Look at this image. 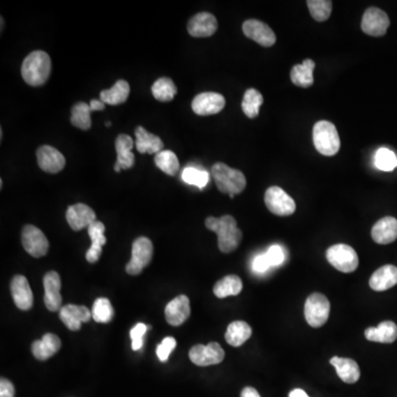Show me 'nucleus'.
<instances>
[{
  "instance_id": "1",
  "label": "nucleus",
  "mask_w": 397,
  "mask_h": 397,
  "mask_svg": "<svg viewBox=\"0 0 397 397\" xmlns=\"http://www.w3.org/2000/svg\"><path fill=\"white\" fill-rule=\"evenodd\" d=\"M205 227L218 234V248L225 254L237 250L242 241V231L237 227V221L232 216H223L218 218L209 216L205 220Z\"/></svg>"
},
{
  "instance_id": "2",
  "label": "nucleus",
  "mask_w": 397,
  "mask_h": 397,
  "mask_svg": "<svg viewBox=\"0 0 397 397\" xmlns=\"http://www.w3.org/2000/svg\"><path fill=\"white\" fill-rule=\"evenodd\" d=\"M51 58L45 51H33L24 59L22 66V75L27 84L41 87L51 74Z\"/></svg>"
},
{
  "instance_id": "3",
  "label": "nucleus",
  "mask_w": 397,
  "mask_h": 397,
  "mask_svg": "<svg viewBox=\"0 0 397 397\" xmlns=\"http://www.w3.org/2000/svg\"><path fill=\"white\" fill-rule=\"evenodd\" d=\"M216 187L222 193L231 197L243 193L246 187V178L242 171L230 168L225 163H218L211 169Z\"/></svg>"
},
{
  "instance_id": "4",
  "label": "nucleus",
  "mask_w": 397,
  "mask_h": 397,
  "mask_svg": "<svg viewBox=\"0 0 397 397\" xmlns=\"http://www.w3.org/2000/svg\"><path fill=\"white\" fill-rule=\"evenodd\" d=\"M313 144L321 155L334 156L339 151L340 137L337 128L332 123L320 121L313 126Z\"/></svg>"
},
{
  "instance_id": "5",
  "label": "nucleus",
  "mask_w": 397,
  "mask_h": 397,
  "mask_svg": "<svg viewBox=\"0 0 397 397\" xmlns=\"http://www.w3.org/2000/svg\"><path fill=\"white\" fill-rule=\"evenodd\" d=\"M330 315V303L322 294L315 292L305 304V318L309 326L320 328L326 324Z\"/></svg>"
},
{
  "instance_id": "6",
  "label": "nucleus",
  "mask_w": 397,
  "mask_h": 397,
  "mask_svg": "<svg viewBox=\"0 0 397 397\" xmlns=\"http://www.w3.org/2000/svg\"><path fill=\"white\" fill-rule=\"evenodd\" d=\"M327 260L342 273H353L358 269L359 256L351 246L347 244L334 245L327 250Z\"/></svg>"
},
{
  "instance_id": "7",
  "label": "nucleus",
  "mask_w": 397,
  "mask_h": 397,
  "mask_svg": "<svg viewBox=\"0 0 397 397\" xmlns=\"http://www.w3.org/2000/svg\"><path fill=\"white\" fill-rule=\"evenodd\" d=\"M153 254V243L148 237H142L135 241L132 248V258L126 265L129 275H140L142 269L151 262Z\"/></svg>"
},
{
  "instance_id": "8",
  "label": "nucleus",
  "mask_w": 397,
  "mask_h": 397,
  "mask_svg": "<svg viewBox=\"0 0 397 397\" xmlns=\"http://www.w3.org/2000/svg\"><path fill=\"white\" fill-rule=\"evenodd\" d=\"M265 204L275 216H292L296 211L295 201L279 187H271L267 189L265 193Z\"/></svg>"
},
{
  "instance_id": "9",
  "label": "nucleus",
  "mask_w": 397,
  "mask_h": 397,
  "mask_svg": "<svg viewBox=\"0 0 397 397\" xmlns=\"http://www.w3.org/2000/svg\"><path fill=\"white\" fill-rule=\"evenodd\" d=\"M22 242L26 252L36 258L47 255L50 246L43 232L34 225H26L22 229Z\"/></svg>"
},
{
  "instance_id": "10",
  "label": "nucleus",
  "mask_w": 397,
  "mask_h": 397,
  "mask_svg": "<svg viewBox=\"0 0 397 397\" xmlns=\"http://www.w3.org/2000/svg\"><path fill=\"white\" fill-rule=\"evenodd\" d=\"M225 353L221 345L211 342L208 345H197L189 351L190 360L199 366H216L224 360Z\"/></svg>"
},
{
  "instance_id": "11",
  "label": "nucleus",
  "mask_w": 397,
  "mask_h": 397,
  "mask_svg": "<svg viewBox=\"0 0 397 397\" xmlns=\"http://www.w3.org/2000/svg\"><path fill=\"white\" fill-rule=\"evenodd\" d=\"M389 27V19L381 9L371 7L364 13L361 28L364 33L372 37H382L387 33Z\"/></svg>"
},
{
  "instance_id": "12",
  "label": "nucleus",
  "mask_w": 397,
  "mask_h": 397,
  "mask_svg": "<svg viewBox=\"0 0 397 397\" xmlns=\"http://www.w3.org/2000/svg\"><path fill=\"white\" fill-rule=\"evenodd\" d=\"M243 32L246 37L262 47H271L276 43V36L271 29V27L255 19H250L243 24Z\"/></svg>"
},
{
  "instance_id": "13",
  "label": "nucleus",
  "mask_w": 397,
  "mask_h": 397,
  "mask_svg": "<svg viewBox=\"0 0 397 397\" xmlns=\"http://www.w3.org/2000/svg\"><path fill=\"white\" fill-rule=\"evenodd\" d=\"M225 106L223 95L204 92L197 95L193 100V110L197 115L209 116L220 113Z\"/></svg>"
},
{
  "instance_id": "14",
  "label": "nucleus",
  "mask_w": 397,
  "mask_h": 397,
  "mask_svg": "<svg viewBox=\"0 0 397 397\" xmlns=\"http://www.w3.org/2000/svg\"><path fill=\"white\" fill-rule=\"evenodd\" d=\"M60 319L64 326L71 331L81 329L82 324L89 322L92 318V311L85 306L66 305L61 308Z\"/></svg>"
},
{
  "instance_id": "15",
  "label": "nucleus",
  "mask_w": 397,
  "mask_h": 397,
  "mask_svg": "<svg viewBox=\"0 0 397 397\" xmlns=\"http://www.w3.org/2000/svg\"><path fill=\"white\" fill-rule=\"evenodd\" d=\"M45 286V305L47 310L60 311L62 308V296H61V278L57 271H49L43 278Z\"/></svg>"
},
{
  "instance_id": "16",
  "label": "nucleus",
  "mask_w": 397,
  "mask_h": 397,
  "mask_svg": "<svg viewBox=\"0 0 397 397\" xmlns=\"http://www.w3.org/2000/svg\"><path fill=\"white\" fill-rule=\"evenodd\" d=\"M66 221L73 231H81L96 221V214L89 205L77 203L68 207Z\"/></svg>"
},
{
  "instance_id": "17",
  "label": "nucleus",
  "mask_w": 397,
  "mask_h": 397,
  "mask_svg": "<svg viewBox=\"0 0 397 397\" xmlns=\"http://www.w3.org/2000/svg\"><path fill=\"white\" fill-rule=\"evenodd\" d=\"M37 159L40 169L49 174H58L66 167L64 156L51 146H41L37 150Z\"/></svg>"
},
{
  "instance_id": "18",
  "label": "nucleus",
  "mask_w": 397,
  "mask_h": 397,
  "mask_svg": "<svg viewBox=\"0 0 397 397\" xmlns=\"http://www.w3.org/2000/svg\"><path fill=\"white\" fill-rule=\"evenodd\" d=\"M191 315L190 300L187 296L180 295L171 300L165 310L167 322L172 327H179L184 324Z\"/></svg>"
},
{
  "instance_id": "19",
  "label": "nucleus",
  "mask_w": 397,
  "mask_h": 397,
  "mask_svg": "<svg viewBox=\"0 0 397 397\" xmlns=\"http://www.w3.org/2000/svg\"><path fill=\"white\" fill-rule=\"evenodd\" d=\"M218 30V20L212 13H200L190 19L188 32L195 38L211 37Z\"/></svg>"
},
{
  "instance_id": "20",
  "label": "nucleus",
  "mask_w": 397,
  "mask_h": 397,
  "mask_svg": "<svg viewBox=\"0 0 397 397\" xmlns=\"http://www.w3.org/2000/svg\"><path fill=\"white\" fill-rule=\"evenodd\" d=\"M11 296L17 307L22 310H29L33 306V294L29 283L22 275L13 277L10 284Z\"/></svg>"
},
{
  "instance_id": "21",
  "label": "nucleus",
  "mask_w": 397,
  "mask_h": 397,
  "mask_svg": "<svg viewBox=\"0 0 397 397\" xmlns=\"http://www.w3.org/2000/svg\"><path fill=\"white\" fill-rule=\"evenodd\" d=\"M372 239L377 244H391L397 239V220L393 216H385L374 224Z\"/></svg>"
},
{
  "instance_id": "22",
  "label": "nucleus",
  "mask_w": 397,
  "mask_h": 397,
  "mask_svg": "<svg viewBox=\"0 0 397 397\" xmlns=\"http://www.w3.org/2000/svg\"><path fill=\"white\" fill-rule=\"evenodd\" d=\"M89 235H90L91 248L87 252V261L89 263L94 264L98 261V258L102 255L103 246L106 244L105 225L100 221H95L91 224L89 229Z\"/></svg>"
},
{
  "instance_id": "23",
  "label": "nucleus",
  "mask_w": 397,
  "mask_h": 397,
  "mask_svg": "<svg viewBox=\"0 0 397 397\" xmlns=\"http://www.w3.org/2000/svg\"><path fill=\"white\" fill-rule=\"evenodd\" d=\"M61 349V340L58 336L47 334L43 339L34 341L31 345V351L34 358L39 361H45L59 352Z\"/></svg>"
},
{
  "instance_id": "24",
  "label": "nucleus",
  "mask_w": 397,
  "mask_h": 397,
  "mask_svg": "<svg viewBox=\"0 0 397 397\" xmlns=\"http://www.w3.org/2000/svg\"><path fill=\"white\" fill-rule=\"evenodd\" d=\"M330 364L336 368L338 376L347 384H354L360 380V368L352 359L334 357Z\"/></svg>"
},
{
  "instance_id": "25",
  "label": "nucleus",
  "mask_w": 397,
  "mask_h": 397,
  "mask_svg": "<svg viewBox=\"0 0 397 397\" xmlns=\"http://www.w3.org/2000/svg\"><path fill=\"white\" fill-rule=\"evenodd\" d=\"M136 148L140 153H157L163 150V142L157 135L150 134L144 127L138 126L135 130Z\"/></svg>"
},
{
  "instance_id": "26",
  "label": "nucleus",
  "mask_w": 397,
  "mask_h": 397,
  "mask_svg": "<svg viewBox=\"0 0 397 397\" xmlns=\"http://www.w3.org/2000/svg\"><path fill=\"white\" fill-rule=\"evenodd\" d=\"M397 284V267L385 265L374 271L370 278V287L375 292H384Z\"/></svg>"
},
{
  "instance_id": "27",
  "label": "nucleus",
  "mask_w": 397,
  "mask_h": 397,
  "mask_svg": "<svg viewBox=\"0 0 397 397\" xmlns=\"http://www.w3.org/2000/svg\"><path fill=\"white\" fill-rule=\"evenodd\" d=\"M134 147V140L128 135L121 134L117 136L115 142L116 153H117V161L116 165L123 169H130L134 166L135 156L132 153Z\"/></svg>"
},
{
  "instance_id": "28",
  "label": "nucleus",
  "mask_w": 397,
  "mask_h": 397,
  "mask_svg": "<svg viewBox=\"0 0 397 397\" xmlns=\"http://www.w3.org/2000/svg\"><path fill=\"white\" fill-rule=\"evenodd\" d=\"M364 334L368 341L393 343L397 339V326L393 321H383L379 327L366 329Z\"/></svg>"
},
{
  "instance_id": "29",
  "label": "nucleus",
  "mask_w": 397,
  "mask_h": 397,
  "mask_svg": "<svg viewBox=\"0 0 397 397\" xmlns=\"http://www.w3.org/2000/svg\"><path fill=\"white\" fill-rule=\"evenodd\" d=\"M130 93V87L125 80H119L110 90L100 92V100L108 105H119L126 102Z\"/></svg>"
},
{
  "instance_id": "30",
  "label": "nucleus",
  "mask_w": 397,
  "mask_h": 397,
  "mask_svg": "<svg viewBox=\"0 0 397 397\" xmlns=\"http://www.w3.org/2000/svg\"><path fill=\"white\" fill-rule=\"evenodd\" d=\"M252 336V328L245 321H234L227 327L225 340L232 347H241Z\"/></svg>"
},
{
  "instance_id": "31",
  "label": "nucleus",
  "mask_w": 397,
  "mask_h": 397,
  "mask_svg": "<svg viewBox=\"0 0 397 397\" xmlns=\"http://www.w3.org/2000/svg\"><path fill=\"white\" fill-rule=\"evenodd\" d=\"M315 62L310 59H306L303 63L297 64L290 72V79L296 87H309L313 84V70Z\"/></svg>"
},
{
  "instance_id": "32",
  "label": "nucleus",
  "mask_w": 397,
  "mask_h": 397,
  "mask_svg": "<svg viewBox=\"0 0 397 397\" xmlns=\"http://www.w3.org/2000/svg\"><path fill=\"white\" fill-rule=\"evenodd\" d=\"M242 290L243 283L241 278L237 275H229L214 285V292L218 298H225L237 296Z\"/></svg>"
},
{
  "instance_id": "33",
  "label": "nucleus",
  "mask_w": 397,
  "mask_h": 397,
  "mask_svg": "<svg viewBox=\"0 0 397 397\" xmlns=\"http://www.w3.org/2000/svg\"><path fill=\"white\" fill-rule=\"evenodd\" d=\"M153 98L159 102H170L177 94V87L172 80L169 77H160L151 87Z\"/></svg>"
},
{
  "instance_id": "34",
  "label": "nucleus",
  "mask_w": 397,
  "mask_h": 397,
  "mask_svg": "<svg viewBox=\"0 0 397 397\" xmlns=\"http://www.w3.org/2000/svg\"><path fill=\"white\" fill-rule=\"evenodd\" d=\"M71 123L73 126L82 129V130H87L92 126V121H91V110L90 104L87 103H77L72 107Z\"/></svg>"
},
{
  "instance_id": "35",
  "label": "nucleus",
  "mask_w": 397,
  "mask_h": 397,
  "mask_svg": "<svg viewBox=\"0 0 397 397\" xmlns=\"http://www.w3.org/2000/svg\"><path fill=\"white\" fill-rule=\"evenodd\" d=\"M156 166L168 176H176L180 169L179 160L171 150H163L155 156Z\"/></svg>"
},
{
  "instance_id": "36",
  "label": "nucleus",
  "mask_w": 397,
  "mask_h": 397,
  "mask_svg": "<svg viewBox=\"0 0 397 397\" xmlns=\"http://www.w3.org/2000/svg\"><path fill=\"white\" fill-rule=\"evenodd\" d=\"M263 95L255 89L246 91L243 98L242 110L248 119H255L260 114V108L263 105Z\"/></svg>"
},
{
  "instance_id": "37",
  "label": "nucleus",
  "mask_w": 397,
  "mask_h": 397,
  "mask_svg": "<svg viewBox=\"0 0 397 397\" xmlns=\"http://www.w3.org/2000/svg\"><path fill=\"white\" fill-rule=\"evenodd\" d=\"M93 320L98 324H108L114 318V309L107 298H98L95 300L92 308Z\"/></svg>"
},
{
  "instance_id": "38",
  "label": "nucleus",
  "mask_w": 397,
  "mask_h": 397,
  "mask_svg": "<svg viewBox=\"0 0 397 397\" xmlns=\"http://www.w3.org/2000/svg\"><path fill=\"white\" fill-rule=\"evenodd\" d=\"M307 5L311 17L316 22H326L329 19L332 11V1L330 0H308Z\"/></svg>"
},
{
  "instance_id": "39",
  "label": "nucleus",
  "mask_w": 397,
  "mask_h": 397,
  "mask_svg": "<svg viewBox=\"0 0 397 397\" xmlns=\"http://www.w3.org/2000/svg\"><path fill=\"white\" fill-rule=\"evenodd\" d=\"M182 180L186 183L193 184L195 187L203 188L208 184L210 179V174L204 170H199V169L193 168V167H188L182 171Z\"/></svg>"
},
{
  "instance_id": "40",
  "label": "nucleus",
  "mask_w": 397,
  "mask_h": 397,
  "mask_svg": "<svg viewBox=\"0 0 397 397\" xmlns=\"http://www.w3.org/2000/svg\"><path fill=\"white\" fill-rule=\"evenodd\" d=\"M376 168L382 171H392L397 167L396 155L387 148H380L375 155Z\"/></svg>"
},
{
  "instance_id": "41",
  "label": "nucleus",
  "mask_w": 397,
  "mask_h": 397,
  "mask_svg": "<svg viewBox=\"0 0 397 397\" xmlns=\"http://www.w3.org/2000/svg\"><path fill=\"white\" fill-rule=\"evenodd\" d=\"M150 327L146 326L145 324H137L136 326L130 330V339H132V347L134 351H140L144 345V336H145L147 330Z\"/></svg>"
},
{
  "instance_id": "42",
  "label": "nucleus",
  "mask_w": 397,
  "mask_h": 397,
  "mask_svg": "<svg viewBox=\"0 0 397 397\" xmlns=\"http://www.w3.org/2000/svg\"><path fill=\"white\" fill-rule=\"evenodd\" d=\"M177 341L174 338L167 337L161 341L160 345L157 347V355H158L159 360L161 362H167L169 359V355L174 351L176 347Z\"/></svg>"
},
{
  "instance_id": "43",
  "label": "nucleus",
  "mask_w": 397,
  "mask_h": 397,
  "mask_svg": "<svg viewBox=\"0 0 397 397\" xmlns=\"http://www.w3.org/2000/svg\"><path fill=\"white\" fill-rule=\"evenodd\" d=\"M266 257L269 260V264L271 267L273 266L282 265L285 260L284 250L278 245H273L269 248V250L265 253Z\"/></svg>"
},
{
  "instance_id": "44",
  "label": "nucleus",
  "mask_w": 397,
  "mask_h": 397,
  "mask_svg": "<svg viewBox=\"0 0 397 397\" xmlns=\"http://www.w3.org/2000/svg\"><path fill=\"white\" fill-rule=\"evenodd\" d=\"M269 267H271V264H269V260L266 257L265 254L256 256V257L254 258V261H253L252 269L255 273H265Z\"/></svg>"
},
{
  "instance_id": "45",
  "label": "nucleus",
  "mask_w": 397,
  "mask_h": 397,
  "mask_svg": "<svg viewBox=\"0 0 397 397\" xmlns=\"http://www.w3.org/2000/svg\"><path fill=\"white\" fill-rule=\"evenodd\" d=\"M0 397H15V387L9 380H0Z\"/></svg>"
},
{
  "instance_id": "46",
  "label": "nucleus",
  "mask_w": 397,
  "mask_h": 397,
  "mask_svg": "<svg viewBox=\"0 0 397 397\" xmlns=\"http://www.w3.org/2000/svg\"><path fill=\"white\" fill-rule=\"evenodd\" d=\"M241 397H261L254 387H245L241 393Z\"/></svg>"
},
{
  "instance_id": "47",
  "label": "nucleus",
  "mask_w": 397,
  "mask_h": 397,
  "mask_svg": "<svg viewBox=\"0 0 397 397\" xmlns=\"http://www.w3.org/2000/svg\"><path fill=\"white\" fill-rule=\"evenodd\" d=\"M90 107L92 112L103 111L105 108V103H103L102 100H92L90 102Z\"/></svg>"
},
{
  "instance_id": "48",
  "label": "nucleus",
  "mask_w": 397,
  "mask_h": 397,
  "mask_svg": "<svg viewBox=\"0 0 397 397\" xmlns=\"http://www.w3.org/2000/svg\"><path fill=\"white\" fill-rule=\"evenodd\" d=\"M290 397H309V396H308L307 393H306L305 391H303V389H294V391H292V392H290Z\"/></svg>"
},
{
  "instance_id": "49",
  "label": "nucleus",
  "mask_w": 397,
  "mask_h": 397,
  "mask_svg": "<svg viewBox=\"0 0 397 397\" xmlns=\"http://www.w3.org/2000/svg\"><path fill=\"white\" fill-rule=\"evenodd\" d=\"M114 170H115L116 172H119V171L121 170V168L119 166V165H116L115 163V166H114Z\"/></svg>"
},
{
  "instance_id": "50",
  "label": "nucleus",
  "mask_w": 397,
  "mask_h": 397,
  "mask_svg": "<svg viewBox=\"0 0 397 397\" xmlns=\"http://www.w3.org/2000/svg\"><path fill=\"white\" fill-rule=\"evenodd\" d=\"M106 126L110 127L112 126V123H110V121H106Z\"/></svg>"
},
{
  "instance_id": "51",
  "label": "nucleus",
  "mask_w": 397,
  "mask_h": 397,
  "mask_svg": "<svg viewBox=\"0 0 397 397\" xmlns=\"http://www.w3.org/2000/svg\"><path fill=\"white\" fill-rule=\"evenodd\" d=\"M3 18H1V30H3Z\"/></svg>"
}]
</instances>
